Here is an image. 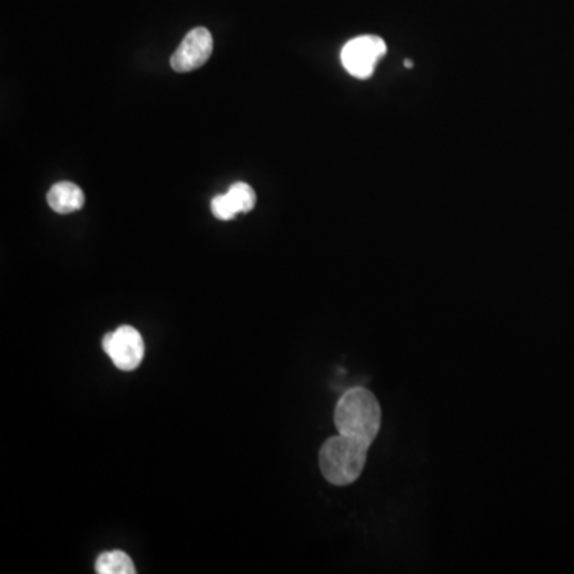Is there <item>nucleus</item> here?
<instances>
[{"mask_svg": "<svg viewBox=\"0 0 574 574\" xmlns=\"http://www.w3.org/2000/svg\"><path fill=\"white\" fill-rule=\"evenodd\" d=\"M335 426L340 434L372 444L382 426V409L374 393L366 388L343 393L335 407Z\"/></svg>", "mask_w": 574, "mask_h": 574, "instance_id": "nucleus-1", "label": "nucleus"}, {"mask_svg": "<svg viewBox=\"0 0 574 574\" xmlns=\"http://www.w3.org/2000/svg\"><path fill=\"white\" fill-rule=\"evenodd\" d=\"M369 447L361 439L340 433L327 439L319 452V468L324 479L337 487L356 482L366 466Z\"/></svg>", "mask_w": 574, "mask_h": 574, "instance_id": "nucleus-2", "label": "nucleus"}, {"mask_svg": "<svg viewBox=\"0 0 574 574\" xmlns=\"http://www.w3.org/2000/svg\"><path fill=\"white\" fill-rule=\"evenodd\" d=\"M386 55L385 40L377 36H361L350 40L342 50V64L358 79H369L378 61Z\"/></svg>", "mask_w": 574, "mask_h": 574, "instance_id": "nucleus-3", "label": "nucleus"}, {"mask_svg": "<svg viewBox=\"0 0 574 574\" xmlns=\"http://www.w3.org/2000/svg\"><path fill=\"white\" fill-rule=\"evenodd\" d=\"M103 346L115 367L123 372L138 369L146 353L141 334L131 326H120L117 331L107 334Z\"/></svg>", "mask_w": 574, "mask_h": 574, "instance_id": "nucleus-4", "label": "nucleus"}, {"mask_svg": "<svg viewBox=\"0 0 574 574\" xmlns=\"http://www.w3.org/2000/svg\"><path fill=\"white\" fill-rule=\"evenodd\" d=\"M213 48V36L208 29H192L171 56V67L176 72L195 71L208 63V59L213 55Z\"/></svg>", "mask_w": 574, "mask_h": 574, "instance_id": "nucleus-5", "label": "nucleus"}, {"mask_svg": "<svg viewBox=\"0 0 574 574\" xmlns=\"http://www.w3.org/2000/svg\"><path fill=\"white\" fill-rule=\"evenodd\" d=\"M48 205L58 214H71L85 205V193L74 182H58L47 195Z\"/></svg>", "mask_w": 574, "mask_h": 574, "instance_id": "nucleus-6", "label": "nucleus"}, {"mask_svg": "<svg viewBox=\"0 0 574 574\" xmlns=\"http://www.w3.org/2000/svg\"><path fill=\"white\" fill-rule=\"evenodd\" d=\"M96 573L99 574H134L133 560L122 551L104 552L96 560Z\"/></svg>", "mask_w": 574, "mask_h": 574, "instance_id": "nucleus-7", "label": "nucleus"}, {"mask_svg": "<svg viewBox=\"0 0 574 574\" xmlns=\"http://www.w3.org/2000/svg\"><path fill=\"white\" fill-rule=\"evenodd\" d=\"M227 193L232 198L233 205H235L238 213H249L256 206V192H254L251 185L244 184V182H236Z\"/></svg>", "mask_w": 574, "mask_h": 574, "instance_id": "nucleus-8", "label": "nucleus"}, {"mask_svg": "<svg viewBox=\"0 0 574 574\" xmlns=\"http://www.w3.org/2000/svg\"><path fill=\"white\" fill-rule=\"evenodd\" d=\"M211 211H213L214 216H216L219 221H232V219H235V217L240 214L236 211L232 198L229 197V193L214 197L213 201H211Z\"/></svg>", "mask_w": 574, "mask_h": 574, "instance_id": "nucleus-9", "label": "nucleus"}, {"mask_svg": "<svg viewBox=\"0 0 574 574\" xmlns=\"http://www.w3.org/2000/svg\"><path fill=\"white\" fill-rule=\"evenodd\" d=\"M405 66L412 67V61H405Z\"/></svg>", "mask_w": 574, "mask_h": 574, "instance_id": "nucleus-10", "label": "nucleus"}]
</instances>
